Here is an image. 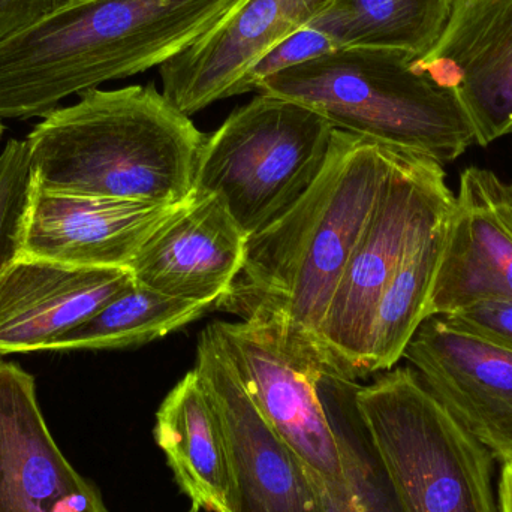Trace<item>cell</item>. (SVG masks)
I'll return each mask as SVG.
<instances>
[{
	"mask_svg": "<svg viewBox=\"0 0 512 512\" xmlns=\"http://www.w3.org/2000/svg\"><path fill=\"white\" fill-rule=\"evenodd\" d=\"M403 152L334 129L321 173L288 212L249 237L245 265L215 309L242 319L282 318L318 339L349 256Z\"/></svg>",
	"mask_w": 512,
	"mask_h": 512,
	"instance_id": "cell-1",
	"label": "cell"
},
{
	"mask_svg": "<svg viewBox=\"0 0 512 512\" xmlns=\"http://www.w3.org/2000/svg\"><path fill=\"white\" fill-rule=\"evenodd\" d=\"M206 138L155 83L89 90L27 135L32 188L177 206L194 194Z\"/></svg>",
	"mask_w": 512,
	"mask_h": 512,
	"instance_id": "cell-2",
	"label": "cell"
},
{
	"mask_svg": "<svg viewBox=\"0 0 512 512\" xmlns=\"http://www.w3.org/2000/svg\"><path fill=\"white\" fill-rule=\"evenodd\" d=\"M237 0H74L0 44V119H44L69 96L167 63Z\"/></svg>",
	"mask_w": 512,
	"mask_h": 512,
	"instance_id": "cell-3",
	"label": "cell"
},
{
	"mask_svg": "<svg viewBox=\"0 0 512 512\" xmlns=\"http://www.w3.org/2000/svg\"><path fill=\"white\" fill-rule=\"evenodd\" d=\"M415 60L402 51L343 48L267 78L256 93L307 105L334 129L450 164L477 144L474 125L459 95Z\"/></svg>",
	"mask_w": 512,
	"mask_h": 512,
	"instance_id": "cell-4",
	"label": "cell"
},
{
	"mask_svg": "<svg viewBox=\"0 0 512 512\" xmlns=\"http://www.w3.org/2000/svg\"><path fill=\"white\" fill-rule=\"evenodd\" d=\"M357 402L405 512H499L495 460L412 367L361 385Z\"/></svg>",
	"mask_w": 512,
	"mask_h": 512,
	"instance_id": "cell-5",
	"label": "cell"
},
{
	"mask_svg": "<svg viewBox=\"0 0 512 512\" xmlns=\"http://www.w3.org/2000/svg\"><path fill=\"white\" fill-rule=\"evenodd\" d=\"M333 134L318 111L258 93L206 138L195 191L221 198L248 237L255 236L312 186Z\"/></svg>",
	"mask_w": 512,
	"mask_h": 512,
	"instance_id": "cell-6",
	"label": "cell"
},
{
	"mask_svg": "<svg viewBox=\"0 0 512 512\" xmlns=\"http://www.w3.org/2000/svg\"><path fill=\"white\" fill-rule=\"evenodd\" d=\"M453 203L444 165L405 150L319 328V342L357 381L366 378L370 328L382 292L415 239Z\"/></svg>",
	"mask_w": 512,
	"mask_h": 512,
	"instance_id": "cell-7",
	"label": "cell"
},
{
	"mask_svg": "<svg viewBox=\"0 0 512 512\" xmlns=\"http://www.w3.org/2000/svg\"><path fill=\"white\" fill-rule=\"evenodd\" d=\"M243 385L268 423L312 474L340 480L342 462L318 394L330 351L282 318L212 324Z\"/></svg>",
	"mask_w": 512,
	"mask_h": 512,
	"instance_id": "cell-8",
	"label": "cell"
},
{
	"mask_svg": "<svg viewBox=\"0 0 512 512\" xmlns=\"http://www.w3.org/2000/svg\"><path fill=\"white\" fill-rule=\"evenodd\" d=\"M194 370L221 418L233 512H325L312 472L259 411L212 324L198 337Z\"/></svg>",
	"mask_w": 512,
	"mask_h": 512,
	"instance_id": "cell-9",
	"label": "cell"
},
{
	"mask_svg": "<svg viewBox=\"0 0 512 512\" xmlns=\"http://www.w3.org/2000/svg\"><path fill=\"white\" fill-rule=\"evenodd\" d=\"M403 358L496 463L512 465L511 349L432 316L421 322Z\"/></svg>",
	"mask_w": 512,
	"mask_h": 512,
	"instance_id": "cell-10",
	"label": "cell"
},
{
	"mask_svg": "<svg viewBox=\"0 0 512 512\" xmlns=\"http://www.w3.org/2000/svg\"><path fill=\"white\" fill-rule=\"evenodd\" d=\"M336 0H237L194 44L159 66L162 95L192 114L240 95L256 63Z\"/></svg>",
	"mask_w": 512,
	"mask_h": 512,
	"instance_id": "cell-11",
	"label": "cell"
},
{
	"mask_svg": "<svg viewBox=\"0 0 512 512\" xmlns=\"http://www.w3.org/2000/svg\"><path fill=\"white\" fill-rule=\"evenodd\" d=\"M486 300L512 301V186L469 167L448 215L426 319Z\"/></svg>",
	"mask_w": 512,
	"mask_h": 512,
	"instance_id": "cell-12",
	"label": "cell"
},
{
	"mask_svg": "<svg viewBox=\"0 0 512 512\" xmlns=\"http://www.w3.org/2000/svg\"><path fill=\"white\" fill-rule=\"evenodd\" d=\"M0 512H108L51 435L35 378L9 361H0Z\"/></svg>",
	"mask_w": 512,
	"mask_h": 512,
	"instance_id": "cell-13",
	"label": "cell"
},
{
	"mask_svg": "<svg viewBox=\"0 0 512 512\" xmlns=\"http://www.w3.org/2000/svg\"><path fill=\"white\" fill-rule=\"evenodd\" d=\"M183 204L164 206L32 188L21 222L18 256L72 267L128 268L149 237Z\"/></svg>",
	"mask_w": 512,
	"mask_h": 512,
	"instance_id": "cell-14",
	"label": "cell"
},
{
	"mask_svg": "<svg viewBox=\"0 0 512 512\" xmlns=\"http://www.w3.org/2000/svg\"><path fill=\"white\" fill-rule=\"evenodd\" d=\"M465 105L477 144L512 128V0H457L438 44L415 60Z\"/></svg>",
	"mask_w": 512,
	"mask_h": 512,
	"instance_id": "cell-15",
	"label": "cell"
},
{
	"mask_svg": "<svg viewBox=\"0 0 512 512\" xmlns=\"http://www.w3.org/2000/svg\"><path fill=\"white\" fill-rule=\"evenodd\" d=\"M248 242L221 198L194 191L128 268L135 282L153 291L215 307L239 277Z\"/></svg>",
	"mask_w": 512,
	"mask_h": 512,
	"instance_id": "cell-16",
	"label": "cell"
},
{
	"mask_svg": "<svg viewBox=\"0 0 512 512\" xmlns=\"http://www.w3.org/2000/svg\"><path fill=\"white\" fill-rule=\"evenodd\" d=\"M134 285L129 268H83L17 256L0 270V357L47 351Z\"/></svg>",
	"mask_w": 512,
	"mask_h": 512,
	"instance_id": "cell-17",
	"label": "cell"
},
{
	"mask_svg": "<svg viewBox=\"0 0 512 512\" xmlns=\"http://www.w3.org/2000/svg\"><path fill=\"white\" fill-rule=\"evenodd\" d=\"M156 444L191 505L233 512V480L221 418L195 370L186 373L156 412Z\"/></svg>",
	"mask_w": 512,
	"mask_h": 512,
	"instance_id": "cell-18",
	"label": "cell"
},
{
	"mask_svg": "<svg viewBox=\"0 0 512 512\" xmlns=\"http://www.w3.org/2000/svg\"><path fill=\"white\" fill-rule=\"evenodd\" d=\"M361 385L330 355L318 378V394L342 462L340 480L313 474L325 512H405L390 472L357 402Z\"/></svg>",
	"mask_w": 512,
	"mask_h": 512,
	"instance_id": "cell-19",
	"label": "cell"
},
{
	"mask_svg": "<svg viewBox=\"0 0 512 512\" xmlns=\"http://www.w3.org/2000/svg\"><path fill=\"white\" fill-rule=\"evenodd\" d=\"M451 207L415 239L382 292L370 328L366 376L393 369L426 319Z\"/></svg>",
	"mask_w": 512,
	"mask_h": 512,
	"instance_id": "cell-20",
	"label": "cell"
},
{
	"mask_svg": "<svg viewBox=\"0 0 512 512\" xmlns=\"http://www.w3.org/2000/svg\"><path fill=\"white\" fill-rule=\"evenodd\" d=\"M457 0H336L315 18L343 48L426 56L441 39Z\"/></svg>",
	"mask_w": 512,
	"mask_h": 512,
	"instance_id": "cell-21",
	"label": "cell"
},
{
	"mask_svg": "<svg viewBox=\"0 0 512 512\" xmlns=\"http://www.w3.org/2000/svg\"><path fill=\"white\" fill-rule=\"evenodd\" d=\"M212 304L183 300L135 282L98 313L54 339L47 351L128 349L197 321Z\"/></svg>",
	"mask_w": 512,
	"mask_h": 512,
	"instance_id": "cell-22",
	"label": "cell"
},
{
	"mask_svg": "<svg viewBox=\"0 0 512 512\" xmlns=\"http://www.w3.org/2000/svg\"><path fill=\"white\" fill-rule=\"evenodd\" d=\"M30 189L26 140H9L0 152V270L18 256Z\"/></svg>",
	"mask_w": 512,
	"mask_h": 512,
	"instance_id": "cell-23",
	"label": "cell"
},
{
	"mask_svg": "<svg viewBox=\"0 0 512 512\" xmlns=\"http://www.w3.org/2000/svg\"><path fill=\"white\" fill-rule=\"evenodd\" d=\"M337 50L340 48L333 36L313 20L312 23L292 33L289 38L283 39L256 63L254 69L246 77L245 83L240 89V95L256 92L267 78L273 77L279 72L303 65V63Z\"/></svg>",
	"mask_w": 512,
	"mask_h": 512,
	"instance_id": "cell-24",
	"label": "cell"
},
{
	"mask_svg": "<svg viewBox=\"0 0 512 512\" xmlns=\"http://www.w3.org/2000/svg\"><path fill=\"white\" fill-rule=\"evenodd\" d=\"M442 318L459 330L483 337L512 351V301H478Z\"/></svg>",
	"mask_w": 512,
	"mask_h": 512,
	"instance_id": "cell-25",
	"label": "cell"
},
{
	"mask_svg": "<svg viewBox=\"0 0 512 512\" xmlns=\"http://www.w3.org/2000/svg\"><path fill=\"white\" fill-rule=\"evenodd\" d=\"M72 2L74 0H0V44Z\"/></svg>",
	"mask_w": 512,
	"mask_h": 512,
	"instance_id": "cell-26",
	"label": "cell"
},
{
	"mask_svg": "<svg viewBox=\"0 0 512 512\" xmlns=\"http://www.w3.org/2000/svg\"><path fill=\"white\" fill-rule=\"evenodd\" d=\"M499 512H512V465L502 466L498 483Z\"/></svg>",
	"mask_w": 512,
	"mask_h": 512,
	"instance_id": "cell-27",
	"label": "cell"
},
{
	"mask_svg": "<svg viewBox=\"0 0 512 512\" xmlns=\"http://www.w3.org/2000/svg\"><path fill=\"white\" fill-rule=\"evenodd\" d=\"M3 134H5V126L0 122V140H2Z\"/></svg>",
	"mask_w": 512,
	"mask_h": 512,
	"instance_id": "cell-28",
	"label": "cell"
},
{
	"mask_svg": "<svg viewBox=\"0 0 512 512\" xmlns=\"http://www.w3.org/2000/svg\"><path fill=\"white\" fill-rule=\"evenodd\" d=\"M186 512H200V510H198L197 507H194V505H191V508H189V510Z\"/></svg>",
	"mask_w": 512,
	"mask_h": 512,
	"instance_id": "cell-29",
	"label": "cell"
},
{
	"mask_svg": "<svg viewBox=\"0 0 512 512\" xmlns=\"http://www.w3.org/2000/svg\"><path fill=\"white\" fill-rule=\"evenodd\" d=\"M510 134H512V128H511Z\"/></svg>",
	"mask_w": 512,
	"mask_h": 512,
	"instance_id": "cell-30",
	"label": "cell"
},
{
	"mask_svg": "<svg viewBox=\"0 0 512 512\" xmlns=\"http://www.w3.org/2000/svg\"><path fill=\"white\" fill-rule=\"evenodd\" d=\"M512 186V185H511Z\"/></svg>",
	"mask_w": 512,
	"mask_h": 512,
	"instance_id": "cell-31",
	"label": "cell"
}]
</instances>
